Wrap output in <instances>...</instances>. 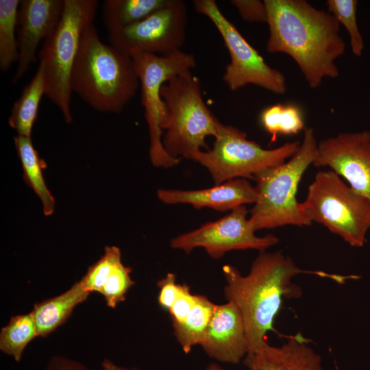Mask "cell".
<instances>
[{
	"mask_svg": "<svg viewBox=\"0 0 370 370\" xmlns=\"http://www.w3.org/2000/svg\"><path fill=\"white\" fill-rule=\"evenodd\" d=\"M314 130L306 127L297 152L290 160L254 175L257 198L249 221L255 231L284 225H310L300 210L298 184L317 154Z\"/></svg>",
	"mask_w": 370,
	"mask_h": 370,
	"instance_id": "277c9868",
	"label": "cell"
},
{
	"mask_svg": "<svg viewBox=\"0 0 370 370\" xmlns=\"http://www.w3.org/2000/svg\"><path fill=\"white\" fill-rule=\"evenodd\" d=\"M14 142L22 165L24 180L40 199L44 214L51 216L56 202L43 176L42 170L46 163L39 156L31 137L16 135Z\"/></svg>",
	"mask_w": 370,
	"mask_h": 370,
	"instance_id": "ffe728a7",
	"label": "cell"
},
{
	"mask_svg": "<svg viewBox=\"0 0 370 370\" xmlns=\"http://www.w3.org/2000/svg\"><path fill=\"white\" fill-rule=\"evenodd\" d=\"M204 370H225L219 365L215 363L210 364Z\"/></svg>",
	"mask_w": 370,
	"mask_h": 370,
	"instance_id": "d6a6232c",
	"label": "cell"
},
{
	"mask_svg": "<svg viewBox=\"0 0 370 370\" xmlns=\"http://www.w3.org/2000/svg\"><path fill=\"white\" fill-rule=\"evenodd\" d=\"M231 3L236 8L243 20L267 23V11L264 1L232 0Z\"/></svg>",
	"mask_w": 370,
	"mask_h": 370,
	"instance_id": "83f0119b",
	"label": "cell"
},
{
	"mask_svg": "<svg viewBox=\"0 0 370 370\" xmlns=\"http://www.w3.org/2000/svg\"><path fill=\"white\" fill-rule=\"evenodd\" d=\"M328 12L339 24L347 29L352 53L360 56L364 49V40L360 32L356 18L358 1L356 0H328Z\"/></svg>",
	"mask_w": 370,
	"mask_h": 370,
	"instance_id": "4316f807",
	"label": "cell"
},
{
	"mask_svg": "<svg viewBox=\"0 0 370 370\" xmlns=\"http://www.w3.org/2000/svg\"><path fill=\"white\" fill-rule=\"evenodd\" d=\"M243 361L249 370H324L321 356L300 333L289 336L278 347L266 341Z\"/></svg>",
	"mask_w": 370,
	"mask_h": 370,
	"instance_id": "e0dca14e",
	"label": "cell"
},
{
	"mask_svg": "<svg viewBox=\"0 0 370 370\" xmlns=\"http://www.w3.org/2000/svg\"><path fill=\"white\" fill-rule=\"evenodd\" d=\"M187 23L186 3L169 0L145 19L108 32V39L110 45L130 56L136 52L168 56L184 43Z\"/></svg>",
	"mask_w": 370,
	"mask_h": 370,
	"instance_id": "8fae6325",
	"label": "cell"
},
{
	"mask_svg": "<svg viewBox=\"0 0 370 370\" xmlns=\"http://www.w3.org/2000/svg\"><path fill=\"white\" fill-rule=\"evenodd\" d=\"M102 370H140L136 367H125L116 365L109 359H105L101 362Z\"/></svg>",
	"mask_w": 370,
	"mask_h": 370,
	"instance_id": "1f68e13d",
	"label": "cell"
},
{
	"mask_svg": "<svg viewBox=\"0 0 370 370\" xmlns=\"http://www.w3.org/2000/svg\"><path fill=\"white\" fill-rule=\"evenodd\" d=\"M45 370H90L81 362L62 356H53Z\"/></svg>",
	"mask_w": 370,
	"mask_h": 370,
	"instance_id": "4dcf8cb0",
	"label": "cell"
},
{
	"mask_svg": "<svg viewBox=\"0 0 370 370\" xmlns=\"http://www.w3.org/2000/svg\"><path fill=\"white\" fill-rule=\"evenodd\" d=\"M263 127L271 135V143L280 134H295L304 127L299 108L293 105L277 103L264 108L260 116Z\"/></svg>",
	"mask_w": 370,
	"mask_h": 370,
	"instance_id": "484cf974",
	"label": "cell"
},
{
	"mask_svg": "<svg viewBox=\"0 0 370 370\" xmlns=\"http://www.w3.org/2000/svg\"><path fill=\"white\" fill-rule=\"evenodd\" d=\"M299 146V142H288L266 149L241 130L222 124L212 149L195 152L189 159L204 166L219 184L238 178L254 180L256 173L286 162Z\"/></svg>",
	"mask_w": 370,
	"mask_h": 370,
	"instance_id": "ba28073f",
	"label": "cell"
},
{
	"mask_svg": "<svg viewBox=\"0 0 370 370\" xmlns=\"http://www.w3.org/2000/svg\"><path fill=\"white\" fill-rule=\"evenodd\" d=\"M45 95L44 69L39 64L31 79L14 102L8 119L9 125L17 135L31 137L33 125L37 119L40 103Z\"/></svg>",
	"mask_w": 370,
	"mask_h": 370,
	"instance_id": "44dd1931",
	"label": "cell"
},
{
	"mask_svg": "<svg viewBox=\"0 0 370 370\" xmlns=\"http://www.w3.org/2000/svg\"><path fill=\"white\" fill-rule=\"evenodd\" d=\"M131 271L123 264L119 248L106 246L103 255L88 269L79 281L86 291L101 294L106 305L114 308L125 299L127 292L134 284Z\"/></svg>",
	"mask_w": 370,
	"mask_h": 370,
	"instance_id": "ac0fdd59",
	"label": "cell"
},
{
	"mask_svg": "<svg viewBox=\"0 0 370 370\" xmlns=\"http://www.w3.org/2000/svg\"><path fill=\"white\" fill-rule=\"evenodd\" d=\"M89 294L79 280L64 293L35 304L32 313L38 336L45 337L62 325Z\"/></svg>",
	"mask_w": 370,
	"mask_h": 370,
	"instance_id": "d6986e66",
	"label": "cell"
},
{
	"mask_svg": "<svg viewBox=\"0 0 370 370\" xmlns=\"http://www.w3.org/2000/svg\"><path fill=\"white\" fill-rule=\"evenodd\" d=\"M197 295L190 293L188 286L180 284L179 295L169 309L173 324L180 323L184 321L195 304Z\"/></svg>",
	"mask_w": 370,
	"mask_h": 370,
	"instance_id": "f1b7e54d",
	"label": "cell"
},
{
	"mask_svg": "<svg viewBox=\"0 0 370 370\" xmlns=\"http://www.w3.org/2000/svg\"><path fill=\"white\" fill-rule=\"evenodd\" d=\"M206 354L219 362L238 364L248 352L244 321L235 304L216 305L200 344Z\"/></svg>",
	"mask_w": 370,
	"mask_h": 370,
	"instance_id": "9a60e30c",
	"label": "cell"
},
{
	"mask_svg": "<svg viewBox=\"0 0 370 370\" xmlns=\"http://www.w3.org/2000/svg\"><path fill=\"white\" fill-rule=\"evenodd\" d=\"M195 10L207 16L221 34L230 56L225 68L224 82L232 91L251 84L276 94L286 90L282 72L269 66L263 58L243 36L220 10L214 0L193 1Z\"/></svg>",
	"mask_w": 370,
	"mask_h": 370,
	"instance_id": "30bf717a",
	"label": "cell"
},
{
	"mask_svg": "<svg viewBox=\"0 0 370 370\" xmlns=\"http://www.w3.org/2000/svg\"><path fill=\"white\" fill-rule=\"evenodd\" d=\"M175 279L174 273H168L157 284L160 288L158 303L164 308L169 310L179 295L180 284L175 282Z\"/></svg>",
	"mask_w": 370,
	"mask_h": 370,
	"instance_id": "f546056e",
	"label": "cell"
},
{
	"mask_svg": "<svg viewBox=\"0 0 370 370\" xmlns=\"http://www.w3.org/2000/svg\"><path fill=\"white\" fill-rule=\"evenodd\" d=\"M169 0H106L103 17L108 32L135 24L164 6Z\"/></svg>",
	"mask_w": 370,
	"mask_h": 370,
	"instance_id": "7402d4cb",
	"label": "cell"
},
{
	"mask_svg": "<svg viewBox=\"0 0 370 370\" xmlns=\"http://www.w3.org/2000/svg\"><path fill=\"white\" fill-rule=\"evenodd\" d=\"M38 336L32 312L13 316L0 332V349L19 362L27 345Z\"/></svg>",
	"mask_w": 370,
	"mask_h": 370,
	"instance_id": "cb8c5ba5",
	"label": "cell"
},
{
	"mask_svg": "<svg viewBox=\"0 0 370 370\" xmlns=\"http://www.w3.org/2000/svg\"><path fill=\"white\" fill-rule=\"evenodd\" d=\"M314 166H329L370 201V132L341 133L321 140Z\"/></svg>",
	"mask_w": 370,
	"mask_h": 370,
	"instance_id": "4fadbf2b",
	"label": "cell"
},
{
	"mask_svg": "<svg viewBox=\"0 0 370 370\" xmlns=\"http://www.w3.org/2000/svg\"><path fill=\"white\" fill-rule=\"evenodd\" d=\"M158 198L166 204H190L195 208H210L219 212L232 210L241 206L254 204L255 186L243 178L225 182L199 190L159 189Z\"/></svg>",
	"mask_w": 370,
	"mask_h": 370,
	"instance_id": "2e32d148",
	"label": "cell"
},
{
	"mask_svg": "<svg viewBox=\"0 0 370 370\" xmlns=\"http://www.w3.org/2000/svg\"><path fill=\"white\" fill-rule=\"evenodd\" d=\"M247 214L245 206H241L219 220L174 237L170 245L186 254L202 247L211 258L219 259L232 250L252 249L263 251L279 242V238L273 234L256 236Z\"/></svg>",
	"mask_w": 370,
	"mask_h": 370,
	"instance_id": "7c38bea8",
	"label": "cell"
},
{
	"mask_svg": "<svg viewBox=\"0 0 370 370\" xmlns=\"http://www.w3.org/2000/svg\"><path fill=\"white\" fill-rule=\"evenodd\" d=\"M215 306L206 296L197 295L195 304L184 321L173 324L174 334L184 353L188 354L193 347L200 345Z\"/></svg>",
	"mask_w": 370,
	"mask_h": 370,
	"instance_id": "603a6c76",
	"label": "cell"
},
{
	"mask_svg": "<svg viewBox=\"0 0 370 370\" xmlns=\"http://www.w3.org/2000/svg\"><path fill=\"white\" fill-rule=\"evenodd\" d=\"M225 279L224 294L227 301L236 305L242 314L248 353L260 348L272 330L274 319L283 297H297L301 289L293 282L305 272L281 251H260L251 264L249 272L243 275L234 266L223 267Z\"/></svg>",
	"mask_w": 370,
	"mask_h": 370,
	"instance_id": "7a4b0ae2",
	"label": "cell"
},
{
	"mask_svg": "<svg viewBox=\"0 0 370 370\" xmlns=\"http://www.w3.org/2000/svg\"><path fill=\"white\" fill-rule=\"evenodd\" d=\"M131 56L140 84L141 104L149 134L151 162L156 167L175 166L180 159L171 156L162 143V131L167 124L168 112L160 90L171 77L190 71L196 65L195 58L182 50L168 56L136 52Z\"/></svg>",
	"mask_w": 370,
	"mask_h": 370,
	"instance_id": "9c48e42d",
	"label": "cell"
},
{
	"mask_svg": "<svg viewBox=\"0 0 370 370\" xmlns=\"http://www.w3.org/2000/svg\"><path fill=\"white\" fill-rule=\"evenodd\" d=\"M97 8L95 0H64L61 17L38 53L45 72V96L60 110L67 123L73 121V69L84 35L93 25Z\"/></svg>",
	"mask_w": 370,
	"mask_h": 370,
	"instance_id": "5b68a950",
	"label": "cell"
},
{
	"mask_svg": "<svg viewBox=\"0 0 370 370\" xmlns=\"http://www.w3.org/2000/svg\"><path fill=\"white\" fill-rule=\"evenodd\" d=\"M264 1L269 29L267 51L291 56L312 88L325 77H336L335 60L344 53L345 44L334 16L305 0Z\"/></svg>",
	"mask_w": 370,
	"mask_h": 370,
	"instance_id": "6da1fadb",
	"label": "cell"
},
{
	"mask_svg": "<svg viewBox=\"0 0 370 370\" xmlns=\"http://www.w3.org/2000/svg\"><path fill=\"white\" fill-rule=\"evenodd\" d=\"M64 0H21L16 36L18 60L13 84L18 82L36 59L40 44L53 32L62 13Z\"/></svg>",
	"mask_w": 370,
	"mask_h": 370,
	"instance_id": "5bb4252c",
	"label": "cell"
},
{
	"mask_svg": "<svg viewBox=\"0 0 370 370\" xmlns=\"http://www.w3.org/2000/svg\"><path fill=\"white\" fill-rule=\"evenodd\" d=\"M168 121L162 143L174 158L209 150L208 136L218 135L222 125L206 105L199 80L188 71L171 77L161 88Z\"/></svg>",
	"mask_w": 370,
	"mask_h": 370,
	"instance_id": "8992f818",
	"label": "cell"
},
{
	"mask_svg": "<svg viewBox=\"0 0 370 370\" xmlns=\"http://www.w3.org/2000/svg\"><path fill=\"white\" fill-rule=\"evenodd\" d=\"M300 210L310 222L323 224L352 247H362L370 228V201L332 170L317 173Z\"/></svg>",
	"mask_w": 370,
	"mask_h": 370,
	"instance_id": "52a82bcc",
	"label": "cell"
},
{
	"mask_svg": "<svg viewBox=\"0 0 370 370\" xmlns=\"http://www.w3.org/2000/svg\"><path fill=\"white\" fill-rule=\"evenodd\" d=\"M139 84L132 56L103 42L91 25L84 35L73 69V92L95 110L119 113Z\"/></svg>",
	"mask_w": 370,
	"mask_h": 370,
	"instance_id": "3957f363",
	"label": "cell"
},
{
	"mask_svg": "<svg viewBox=\"0 0 370 370\" xmlns=\"http://www.w3.org/2000/svg\"><path fill=\"white\" fill-rule=\"evenodd\" d=\"M20 0H0V69L8 71L18 62L16 35Z\"/></svg>",
	"mask_w": 370,
	"mask_h": 370,
	"instance_id": "d4e9b609",
	"label": "cell"
}]
</instances>
